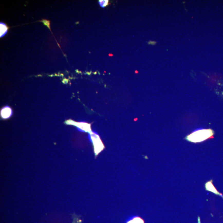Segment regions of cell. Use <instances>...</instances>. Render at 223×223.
Returning <instances> with one entry per match:
<instances>
[{"label":"cell","mask_w":223,"mask_h":223,"mask_svg":"<svg viewBox=\"0 0 223 223\" xmlns=\"http://www.w3.org/2000/svg\"><path fill=\"white\" fill-rule=\"evenodd\" d=\"M7 31V28L5 24L2 23H1V37L6 34Z\"/></svg>","instance_id":"5"},{"label":"cell","mask_w":223,"mask_h":223,"mask_svg":"<svg viewBox=\"0 0 223 223\" xmlns=\"http://www.w3.org/2000/svg\"><path fill=\"white\" fill-rule=\"evenodd\" d=\"M128 223H144V221L141 218L136 217L128 221Z\"/></svg>","instance_id":"6"},{"label":"cell","mask_w":223,"mask_h":223,"mask_svg":"<svg viewBox=\"0 0 223 223\" xmlns=\"http://www.w3.org/2000/svg\"><path fill=\"white\" fill-rule=\"evenodd\" d=\"M11 111L9 107L3 109L1 112V114H2L1 115L4 118H7L9 117L11 115Z\"/></svg>","instance_id":"4"},{"label":"cell","mask_w":223,"mask_h":223,"mask_svg":"<svg viewBox=\"0 0 223 223\" xmlns=\"http://www.w3.org/2000/svg\"><path fill=\"white\" fill-rule=\"evenodd\" d=\"M92 139L94 142V147L95 148V152L96 154H98L100 152L102 151L104 148L102 142L100 140L99 136L95 134H93Z\"/></svg>","instance_id":"2"},{"label":"cell","mask_w":223,"mask_h":223,"mask_svg":"<svg viewBox=\"0 0 223 223\" xmlns=\"http://www.w3.org/2000/svg\"><path fill=\"white\" fill-rule=\"evenodd\" d=\"M214 134V131L211 129L199 130L188 135L186 139L193 143L202 142L210 138Z\"/></svg>","instance_id":"1"},{"label":"cell","mask_w":223,"mask_h":223,"mask_svg":"<svg viewBox=\"0 0 223 223\" xmlns=\"http://www.w3.org/2000/svg\"><path fill=\"white\" fill-rule=\"evenodd\" d=\"M99 5L102 7H105L108 4V0H100L98 1Z\"/></svg>","instance_id":"7"},{"label":"cell","mask_w":223,"mask_h":223,"mask_svg":"<svg viewBox=\"0 0 223 223\" xmlns=\"http://www.w3.org/2000/svg\"><path fill=\"white\" fill-rule=\"evenodd\" d=\"M206 187V189L207 190H208V191H210L212 192L215 193V194H216L217 195H220L221 196V194L219 193L217 191V190L216 189V188H215V187L213 186L212 183L211 181H209V182H208V183H207Z\"/></svg>","instance_id":"3"}]
</instances>
